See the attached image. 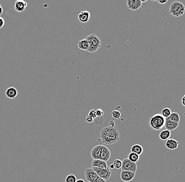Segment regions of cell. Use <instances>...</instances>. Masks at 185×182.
Wrapping results in <instances>:
<instances>
[{
  "label": "cell",
  "instance_id": "2e32d148",
  "mask_svg": "<svg viewBox=\"0 0 185 182\" xmlns=\"http://www.w3.org/2000/svg\"><path fill=\"white\" fill-rule=\"evenodd\" d=\"M178 126H179V124L165 119L164 127L165 128L166 130H168L170 131H173V130L176 129L178 127Z\"/></svg>",
  "mask_w": 185,
  "mask_h": 182
},
{
  "label": "cell",
  "instance_id": "5b68a950",
  "mask_svg": "<svg viewBox=\"0 0 185 182\" xmlns=\"http://www.w3.org/2000/svg\"><path fill=\"white\" fill-rule=\"evenodd\" d=\"M185 12V5L181 2L175 1L172 3L170 6V14L175 17L178 18L183 15Z\"/></svg>",
  "mask_w": 185,
  "mask_h": 182
},
{
  "label": "cell",
  "instance_id": "f1b7e54d",
  "mask_svg": "<svg viewBox=\"0 0 185 182\" xmlns=\"http://www.w3.org/2000/svg\"><path fill=\"white\" fill-rule=\"evenodd\" d=\"M4 24H5L4 19L1 17H0V29L4 26Z\"/></svg>",
  "mask_w": 185,
  "mask_h": 182
},
{
  "label": "cell",
  "instance_id": "4fadbf2b",
  "mask_svg": "<svg viewBox=\"0 0 185 182\" xmlns=\"http://www.w3.org/2000/svg\"><path fill=\"white\" fill-rule=\"evenodd\" d=\"M27 6V3L26 2L24 1L23 0H18L15 2L14 8L16 11L21 12L26 9Z\"/></svg>",
  "mask_w": 185,
  "mask_h": 182
},
{
  "label": "cell",
  "instance_id": "4dcf8cb0",
  "mask_svg": "<svg viewBox=\"0 0 185 182\" xmlns=\"http://www.w3.org/2000/svg\"><path fill=\"white\" fill-rule=\"evenodd\" d=\"M185 95H183V97L182 98V99H181V104L183 105V107H185Z\"/></svg>",
  "mask_w": 185,
  "mask_h": 182
},
{
  "label": "cell",
  "instance_id": "484cf974",
  "mask_svg": "<svg viewBox=\"0 0 185 182\" xmlns=\"http://www.w3.org/2000/svg\"><path fill=\"white\" fill-rule=\"evenodd\" d=\"M88 115L90 116H91L92 118H93L94 119H95L96 118H97L96 114V109H93L92 110L90 111Z\"/></svg>",
  "mask_w": 185,
  "mask_h": 182
},
{
  "label": "cell",
  "instance_id": "cb8c5ba5",
  "mask_svg": "<svg viewBox=\"0 0 185 182\" xmlns=\"http://www.w3.org/2000/svg\"><path fill=\"white\" fill-rule=\"evenodd\" d=\"M76 176L73 174L68 175L65 178V182H76Z\"/></svg>",
  "mask_w": 185,
  "mask_h": 182
},
{
  "label": "cell",
  "instance_id": "d590c367",
  "mask_svg": "<svg viewBox=\"0 0 185 182\" xmlns=\"http://www.w3.org/2000/svg\"><path fill=\"white\" fill-rule=\"evenodd\" d=\"M109 168H110V169H115V168H114V165H113V164H112L111 165L109 166Z\"/></svg>",
  "mask_w": 185,
  "mask_h": 182
},
{
  "label": "cell",
  "instance_id": "836d02e7",
  "mask_svg": "<svg viewBox=\"0 0 185 182\" xmlns=\"http://www.w3.org/2000/svg\"><path fill=\"white\" fill-rule=\"evenodd\" d=\"M3 8H2L1 5L0 4V16L2 15L3 14Z\"/></svg>",
  "mask_w": 185,
  "mask_h": 182
},
{
  "label": "cell",
  "instance_id": "8fae6325",
  "mask_svg": "<svg viewBox=\"0 0 185 182\" xmlns=\"http://www.w3.org/2000/svg\"><path fill=\"white\" fill-rule=\"evenodd\" d=\"M91 14L87 11H84L78 14V19L79 21L82 23H87L90 20Z\"/></svg>",
  "mask_w": 185,
  "mask_h": 182
},
{
  "label": "cell",
  "instance_id": "7402d4cb",
  "mask_svg": "<svg viewBox=\"0 0 185 182\" xmlns=\"http://www.w3.org/2000/svg\"><path fill=\"white\" fill-rule=\"evenodd\" d=\"M172 111L168 108H165L163 109L162 111V116L164 117V118L166 119L168 118L170 116V114H172Z\"/></svg>",
  "mask_w": 185,
  "mask_h": 182
},
{
  "label": "cell",
  "instance_id": "30bf717a",
  "mask_svg": "<svg viewBox=\"0 0 185 182\" xmlns=\"http://www.w3.org/2000/svg\"><path fill=\"white\" fill-rule=\"evenodd\" d=\"M121 179L123 182H129L132 180L135 177V173L126 170H122L120 175Z\"/></svg>",
  "mask_w": 185,
  "mask_h": 182
},
{
  "label": "cell",
  "instance_id": "e575fe53",
  "mask_svg": "<svg viewBox=\"0 0 185 182\" xmlns=\"http://www.w3.org/2000/svg\"><path fill=\"white\" fill-rule=\"evenodd\" d=\"M76 182H85V181L82 179H79V180H76Z\"/></svg>",
  "mask_w": 185,
  "mask_h": 182
},
{
  "label": "cell",
  "instance_id": "5bb4252c",
  "mask_svg": "<svg viewBox=\"0 0 185 182\" xmlns=\"http://www.w3.org/2000/svg\"><path fill=\"white\" fill-rule=\"evenodd\" d=\"M91 167H97L99 169H105L108 167L107 163L100 160H93L91 164Z\"/></svg>",
  "mask_w": 185,
  "mask_h": 182
},
{
  "label": "cell",
  "instance_id": "8992f818",
  "mask_svg": "<svg viewBox=\"0 0 185 182\" xmlns=\"http://www.w3.org/2000/svg\"><path fill=\"white\" fill-rule=\"evenodd\" d=\"M95 172L97 174L100 178L103 179L104 180H109L111 176V170L108 167L105 169H99L97 167H92Z\"/></svg>",
  "mask_w": 185,
  "mask_h": 182
},
{
  "label": "cell",
  "instance_id": "3957f363",
  "mask_svg": "<svg viewBox=\"0 0 185 182\" xmlns=\"http://www.w3.org/2000/svg\"><path fill=\"white\" fill-rule=\"evenodd\" d=\"M85 39H86L88 43L89 46L86 52L90 53L95 52L101 46V41L95 34H91L86 36Z\"/></svg>",
  "mask_w": 185,
  "mask_h": 182
},
{
  "label": "cell",
  "instance_id": "9c48e42d",
  "mask_svg": "<svg viewBox=\"0 0 185 182\" xmlns=\"http://www.w3.org/2000/svg\"><path fill=\"white\" fill-rule=\"evenodd\" d=\"M126 4L129 10L132 11L139 10L142 5V3L140 0H127Z\"/></svg>",
  "mask_w": 185,
  "mask_h": 182
},
{
  "label": "cell",
  "instance_id": "1f68e13d",
  "mask_svg": "<svg viewBox=\"0 0 185 182\" xmlns=\"http://www.w3.org/2000/svg\"><path fill=\"white\" fill-rule=\"evenodd\" d=\"M115 125V122H114V121L111 120V121L110 122V123H109V126H111V127H114Z\"/></svg>",
  "mask_w": 185,
  "mask_h": 182
},
{
  "label": "cell",
  "instance_id": "44dd1931",
  "mask_svg": "<svg viewBox=\"0 0 185 182\" xmlns=\"http://www.w3.org/2000/svg\"><path fill=\"white\" fill-rule=\"evenodd\" d=\"M127 159L129 160L132 162L136 163L137 162H138L139 160V155L137 154L136 153L131 152L129 154Z\"/></svg>",
  "mask_w": 185,
  "mask_h": 182
},
{
  "label": "cell",
  "instance_id": "7c38bea8",
  "mask_svg": "<svg viewBox=\"0 0 185 182\" xmlns=\"http://www.w3.org/2000/svg\"><path fill=\"white\" fill-rule=\"evenodd\" d=\"M179 142L176 140L173 139H169L167 140H166V142L165 146L167 149L171 150L177 149Z\"/></svg>",
  "mask_w": 185,
  "mask_h": 182
},
{
  "label": "cell",
  "instance_id": "8d00e7d4",
  "mask_svg": "<svg viewBox=\"0 0 185 182\" xmlns=\"http://www.w3.org/2000/svg\"><path fill=\"white\" fill-rule=\"evenodd\" d=\"M141 1V2L142 3H144V2H147V0H146V1H142V0H140Z\"/></svg>",
  "mask_w": 185,
  "mask_h": 182
},
{
  "label": "cell",
  "instance_id": "9a60e30c",
  "mask_svg": "<svg viewBox=\"0 0 185 182\" xmlns=\"http://www.w3.org/2000/svg\"><path fill=\"white\" fill-rule=\"evenodd\" d=\"M6 97L10 99H14L18 94V90L14 87L8 88L5 93Z\"/></svg>",
  "mask_w": 185,
  "mask_h": 182
},
{
  "label": "cell",
  "instance_id": "4316f807",
  "mask_svg": "<svg viewBox=\"0 0 185 182\" xmlns=\"http://www.w3.org/2000/svg\"><path fill=\"white\" fill-rule=\"evenodd\" d=\"M96 114L97 116H101L104 114V113L101 109H96Z\"/></svg>",
  "mask_w": 185,
  "mask_h": 182
},
{
  "label": "cell",
  "instance_id": "d6a6232c",
  "mask_svg": "<svg viewBox=\"0 0 185 182\" xmlns=\"http://www.w3.org/2000/svg\"><path fill=\"white\" fill-rule=\"evenodd\" d=\"M96 182H106V180H104L103 179H102V178H98V180H96Z\"/></svg>",
  "mask_w": 185,
  "mask_h": 182
},
{
  "label": "cell",
  "instance_id": "d4e9b609",
  "mask_svg": "<svg viewBox=\"0 0 185 182\" xmlns=\"http://www.w3.org/2000/svg\"><path fill=\"white\" fill-rule=\"evenodd\" d=\"M111 116H113V119L115 120H117L120 118L121 116V113L119 111L117 110H115L111 113Z\"/></svg>",
  "mask_w": 185,
  "mask_h": 182
},
{
  "label": "cell",
  "instance_id": "d6986e66",
  "mask_svg": "<svg viewBox=\"0 0 185 182\" xmlns=\"http://www.w3.org/2000/svg\"><path fill=\"white\" fill-rule=\"evenodd\" d=\"M170 136H171L170 131L167 130H163L162 132L160 133L159 137L160 139L162 140L163 141H165V140L169 139L170 137Z\"/></svg>",
  "mask_w": 185,
  "mask_h": 182
},
{
  "label": "cell",
  "instance_id": "6da1fadb",
  "mask_svg": "<svg viewBox=\"0 0 185 182\" xmlns=\"http://www.w3.org/2000/svg\"><path fill=\"white\" fill-rule=\"evenodd\" d=\"M120 133L117 128L107 126L101 129L100 138L103 143L106 145H113L120 139Z\"/></svg>",
  "mask_w": 185,
  "mask_h": 182
},
{
  "label": "cell",
  "instance_id": "7a4b0ae2",
  "mask_svg": "<svg viewBox=\"0 0 185 182\" xmlns=\"http://www.w3.org/2000/svg\"><path fill=\"white\" fill-rule=\"evenodd\" d=\"M91 155L93 160H100L107 162L111 157V153L105 145H98L93 148Z\"/></svg>",
  "mask_w": 185,
  "mask_h": 182
},
{
  "label": "cell",
  "instance_id": "e0dca14e",
  "mask_svg": "<svg viewBox=\"0 0 185 182\" xmlns=\"http://www.w3.org/2000/svg\"><path fill=\"white\" fill-rule=\"evenodd\" d=\"M131 152L136 153L139 155L142 154L143 152V147L142 145L139 144L132 145L131 148Z\"/></svg>",
  "mask_w": 185,
  "mask_h": 182
},
{
  "label": "cell",
  "instance_id": "83f0119b",
  "mask_svg": "<svg viewBox=\"0 0 185 182\" xmlns=\"http://www.w3.org/2000/svg\"><path fill=\"white\" fill-rule=\"evenodd\" d=\"M85 120H86V122L88 123H92L93 122H94V119L92 118L91 116H86V118H85Z\"/></svg>",
  "mask_w": 185,
  "mask_h": 182
},
{
  "label": "cell",
  "instance_id": "277c9868",
  "mask_svg": "<svg viewBox=\"0 0 185 182\" xmlns=\"http://www.w3.org/2000/svg\"><path fill=\"white\" fill-rule=\"evenodd\" d=\"M165 122V119L162 116V114L157 113L155 114L150 119L149 125L150 128L154 130H161L164 127Z\"/></svg>",
  "mask_w": 185,
  "mask_h": 182
},
{
  "label": "cell",
  "instance_id": "ac0fdd59",
  "mask_svg": "<svg viewBox=\"0 0 185 182\" xmlns=\"http://www.w3.org/2000/svg\"><path fill=\"white\" fill-rule=\"evenodd\" d=\"M88 46H89L88 43L85 39H83L78 42V48L81 50L87 51Z\"/></svg>",
  "mask_w": 185,
  "mask_h": 182
},
{
  "label": "cell",
  "instance_id": "52a82bcc",
  "mask_svg": "<svg viewBox=\"0 0 185 182\" xmlns=\"http://www.w3.org/2000/svg\"><path fill=\"white\" fill-rule=\"evenodd\" d=\"M122 170H126L135 173L137 170L136 163L131 162L128 159H124L122 161Z\"/></svg>",
  "mask_w": 185,
  "mask_h": 182
},
{
  "label": "cell",
  "instance_id": "f546056e",
  "mask_svg": "<svg viewBox=\"0 0 185 182\" xmlns=\"http://www.w3.org/2000/svg\"><path fill=\"white\" fill-rule=\"evenodd\" d=\"M167 2V0H165V1H164V0H158V3L160 5H163V4H165Z\"/></svg>",
  "mask_w": 185,
  "mask_h": 182
},
{
  "label": "cell",
  "instance_id": "ffe728a7",
  "mask_svg": "<svg viewBox=\"0 0 185 182\" xmlns=\"http://www.w3.org/2000/svg\"><path fill=\"white\" fill-rule=\"evenodd\" d=\"M166 119L179 124L180 122V116L178 113H172L170 116L167 118H166Z\"/></svg>",
  "mask_w": 185,
  "mask_h": 182
},
{
  "label": "cell",
  "instance_id": "ba28073f",
  "mask_svg": "<svg viewBox=\"0 0 185 182\" xmlns=\"http://www.w3.org/2000/svg\"><path fill=\"white\" fill-rule=\"evenodd\" d=\"M85 177L88 182H96L99 177L92 167L85 169Z\"/></svg>",
  "mask_w": 185,
  "mask_h": 182
},
{
  "label": "cell",
  "instance_id": "603a6c76",
  "mask_svg": "<svg viewBox=\"0 0 185 182\" xmlns=\"http://www.w3.org/2000/svg\"><path fill=\"white\" fill-rule=\"evenodd\" d=\"M113 164L115 169L118 170V169H121V167H122V161L119 159H116L113 162Z\"/></svg>",
  "mask_w": 185,
  "mask_h": 182
}]
</instances>
